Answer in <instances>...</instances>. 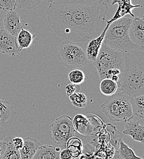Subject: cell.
I'll return each mask as SVG.
<instances>
[{"mask_svg": "<svg viewBox=\"0 0 144 159\" xmlns=\"http://www.w3.org/2000/svg\"><path fill=\"white\" fill-rule=\"evenodd\" d=\"M108 6L50 3L46 10L48 21L54 32L64 39L88 42L98 37L106 26Z\"/></svg>", "mask_w": 144, "mask_h": 159, "instance_id": "1", "label": "cell"}, {"mask_svg": "<svg viewBox=\"0 0 144 159\" xmlns=\"http://www.w3.org/2000/svg\"><path fill=\"white\" fill-rule=\"evenodd\" d=\"M144 54L137 50L124 52V67L118 86L129 96H144Z\"/></svg>", "mask_w": 144, "mask_h": 159, "instance_id": "2", "label": "cell"}, {"mask_svg": "<svg viewBox=\"0 0 144 159\" xmlns=\"http://www.w3.org/2000/svg\"><path fill=\"white\" fill-rule=\"evenodd\" d=\"M132 19L122 17L118 20L110 21L104 39V43L110 48L120 52L137 50L144 53V51L136 46L129 38L128 31Z\"/></svg>", "mask_w": 144, "mask_h": 159, "instance_id": "3", "label": "cell"}, {"mask_svg": "<svg viewBox=\"0 0 144 159\" xmlns=\"http://www.w3.org/2000/svg\"><path fill=\"white\" fill-rule=\"evenodd\" d=\"M94 65L101 80L120 77L124 67V52L115 50L103 42Z\"/></svg>", "mask_w": 144, "mask_h": 159, "instance_id": "4", "label": "cell"}, {"mask_svg": "<svg viewBox=\"0 0 144 159\" xmlns=\"http://www.w3.org/2000/svg\"><path fill=\"white\" fill-rule=\"evenodd\" d=\"M101 107L105 116L114 122H126L134 116L129 96L123 92L109 96Z\"/></svg>", "mask_w": 144, "mask_h": 159, "instance_id": "5", "label": "cell"}, {"mask_svg": "<svg viewBox=\"0 0 144 159\" xmlns=\"http://www.w3.org/2000/svg\"><path fill=\"white\" fill-rule=\"evenodd\" d=\"M85 47L81 42L64 40L58 48V58L66 67L74 69L83 67L88 62Z\"/></svg>", "mask_w": 144, "mask_h": 159, "instance_id": "6", "label": "cell"}, {"mask_svg": "<svg viewBox=\"0 0 144 159\" xmlns=\"http://www.w3.org/2000/svg\"><path fill=\"white\" fill-rule=\"evenodd\" d=\"M52 139L58 144H66L67 141L74 135L73 120L68 115L58 117L50 125Z\"/></svg>", "mask_w": 144, "mask_h": 159, "instance_id": "7", "label": "cell"}, {"mask_svg": "<svg viewBox=\"0 0 144 159\" xmlns=\"http://www.w3.org/2000/svg\"><path fill=\"white\" fill-rule=\"evenodd\" d=\"M131 40L139 48L144 51V19L134 17L132 19L128 31Z\"/></svg>", "mask_w": 144, "mask_h": 159, "instance_id": "8", "label": "cell"}, {"mask_svg": "<svg viewBox=\"0 0 144 159\" xmlns=\"http://www.w3.org/2000/svg\"><path fill=\"white\" fill-rule=\"evenodd\" d=\"M21 52L17 38L5 30H0V52L11 57H16Z\"/></svg>", "mask_w": 144, "mask_h": 159, "instance_id": "9", "label": "cell"}, {"mask_svg": "<svg viewBox=\"0 0 144 159\" xmlns=\"http://www.w3.org/2000/svg\"><path fill=\"white\" fill-rule=\"evenodd\" d=\"M3 25L6 31L17 38L22 28L19 14L14 10L7 11L3 17Z\"/></svg>", "mask_w": 144, "mask_h": 159, "instance_id": "10", "label": "cell"}, {"mask_svg": "<svg viewBox=\"0 0 144 159\" xmlns=\"http://www.w3.org/2000/svg\"><path fill=\"white\" fill-rule=\"evenodd\" d=\"M106 26L103 30L102 33L98 37L90 40L85 47L86 55L88 60H90L94 62L97 58V57L103 45L106 30L110 25L109 21L106 20Z\"/></svg>", "mask_w": 144, "mask_h": 159, "instance_id": "11", "label": "cell"}, {"mask_svg": "<svg viewBox=\"0 0 144 159\" xmlns=\"http://www.w3.org/2000/svg\"><path fill=\"white\" fill-rule=\"evenodd\" d=\"M124 135H129L136 141L144 143V126L139 120H134L133 118L126 122L123 131Z\"/></svg>", "mask_w": 144, "mask_h": 159, "instance_id": "12", "label": "cell"}, {"mask_svg": "<svg viewBox=\"0 0 144 159\" xmlns=\"http://www.w3.org/2000/svg\"><path fill=\"white\" fill-rule=\"evenodd\" d=\"M16 115V112L9 102L0 99V126H9L13 122Z\"/></svg>", "mask_w": 144, "mask_h": 159, "instance_id": "13", "label": "cell"}, {"mask_svg": "<svg viewBox=\"0 0 144 159\" xmlns=\"http://www.w3.org/2000/svg\"><path fill=\"white\" fill-rule=\"evenodd\" d=\"M23 146L19 150L21 159H31L41 146V143L38 139L29 137L23 139Z\"/></svg>", "mask_w": 144, "mask_h": 159, "instance_id": "14", "label": "cell"}, {"mask_svg": "<svg viewBox=\"0 0 144 159\" xmlns=\"http://www.w3.org/2000/svg\"><path fill=\"white\" fill-rule=\"evenodd\" d=\"M73 120V125L75 131L83 135H88L93 132L94 126L90 120L85 115L78 114L74 116Z\"/></svg>", "mask_w": 144, "mask_h": 159, "instance_id": "15", "label": "cell"}, {"mask_svg": "<svg viewBox=\"0 0 144 159\" xmlns=\"http://www.w3.org/2000/svg\"><path fill=\"white\" fill-rule=\"evenodd\" d=\"M60 148L51 145H41L31 159H60Z\"/></svg>", "mask_w": 144, "mask_h": 159, "instance_id": "16", "label": "cell"}, {"mask_svg": "<svg viewBox=\"0 0 144 159\" xmlns=\"http://www.w3.org/2000/svg\"><path fill=\"white\" fill-rule=\"evenodd\" d=\"M66 149L69 151L72 159L79 158L83 151L82 140L78 137H72L68 139L66 143Z\"/></svg>", "mask_w": 144, "mask_h": 159, "instance_id": "17", "label": "cell"}, {"mask_svg": "<svg viewBox=\"0 0 144 159\" xmlns=\"http://www.w3.org/2000/svg\"><path fill=\"white\" fill-rule=\"evenodd\" d=\"M35 36L36 34L33 35L28 30L22 28L17 36V42L20 51L28 48L32 44Z\"/></svg>", "mask_w": 144, "mask_h": 159, "instance_id": "18", "label": "cell"}, {"mask_svg": "<svg viewBox=\"0 0 144 159\" xmlns=\"http://www.w3.org/2000/svg\"><path fill=\"white\" fill-rule=\"evenodd\" d=\"M129 99L134 115L143 119L144 118V96H129Z\"/></svg>", "mask_w": 144, "mask_h": 159, "instance_id": "19", "label": "cell"}, {"mask_svg": "<svg viewBox=\"0 0 144 159\" xmlns=\"http://www.w3.org/2000/svg\"><path fill=\"white\" fill-rule=\"evenodd\" d=\"M118 88L117 83L110 79L107 78L102 79L100 83V90L101 93L103 95L108 97L115 94Z\"/></svg>", "mask_w": 144, "mask_h": 159, "instance_id": "20", "label": "cell"}, {"mask_svg": "<svg viewBox=\"0 0 144 159\" xmlns=\"http://www.w3.org/2000/svg\"><path fill=\"white\" fill-rule=\"evenodd\" d=\"M12 139V137H8L5 139L7 145L2 159H21L20 152L14 147Z\"/></svg>", "mask_w": 144, "mask_h": 159, "instance_id": "21", "label": "cell"}, {"mask_svg": "<svg viewBox=\"0 0 144 159\" xmlns=\"http://www.w3.org/2000/svg\"><path fill=\"white\" fill-rule=\"evenodd\" d=\"M118 153L124 159H143L136 155L134 151L122 140L120 142Z\"/></svg>", "mask_w": 144, "mask_h": 159, "instance_id": "22", "label": "cell"}, {"mask_svg": "<svg viewBox=\"0 0 144 159\" xmlns=\"http://www.w3.org/2000/svg\"><path fill=\"white\" fill-rule=\"evenodd\" d=\"M69 98L72 104L77 108H83L87 105V98L82 93H75L70 96Z\"/></svg>", "mask_w": 144, "mask_h": 159, "instance_id": "23", "label": "cell"}, {"mask_svg": "<svg viewBox=\"0 0 144 159\" xmlns=\"http://www.w3.org/2000/svg\"><path fill=\"white\" fill-rule=\"evenodd\" d=\"M53 4H93L103 2L102 0H47Z\"/></svg>", "mask_w": 144, "mask_h": 159, "instance_id": "24", "label": "cell"}, {"mask_svg": "<svg viewBox=\"0 0 144 159\" xmlns=\"http://www.w3.org/2000/svg\"><path fill=\"white\" fill-rule=\"evenodd\" d=\"M70 82L76 85H80L85 80V75L82 70L80 69H74L69 74Z\"/></svg>", "mask_w": 144, "mask_h": 159, "instance_id": "25", "label": "cell"}, {"mask_svg": "<svg viewBox=\"0 0 144 159\" xmlns=\"http://www.w3.org/2000/svg\"><path fill=\"white\" fill-rule=\"evenodd\" d=\"M43 0H17V7L19 9L31 10L38 6Z\"/></svg>", "mask_w": 144, "mask_h": 159, "instance_id": "26", "label": "cell"}, {"mask_svg": "<svg viewBox=\"0 0 144 159\" xmlns=\"http://www.w3.org/2000/svg\"><path fill=\"white\" fill-rule=\"evenodd\" d=\"M17 7V0H0V9L7 12L14 11Z\"/></svg>", "mask_w": 144, "mask_h": 159, "instance_id": "27", "label": "cell"}, {"mask_svg": "<svg viewBox=\"0 0 144 159\" xmlns=\"http://www.w3.org/2000/svg\"><path fill=\"white\" fill-rule=\"evenodd\" d=\"M80 88H81L79 85H76L71 83L69 84H67L65 87V91H66V96L67 97H69L74 93L79 92Z\"/></svg>", "mask_w": 144, "mask_h": 159, "instance_id": "28", "label": "cell"}, {"mask_svg": "<svg viewBox=\"0 0 144 159\" xmlns=\"http://www.w3.org/2000/svg\"><path fill=\"white\" fill-rule=\"evenodd\" d=\"M12 142L14 147L17 149V150H20L21 149L24 144V140L23 139L20 137H12Z\"/></svg>", "mask_w": 144, "mask_h": 159, "instance_id": "29", "label": "cell"}, {"mask_svg": "<svg viewBox=\"0 0 144 159\" xmlns=\"http://www.w3.org/2000/svg\"><path fill=\"white\" fill-rule=\"evenodd\" d=\"M60 159H72L67 149L66 148L60 152Z\"/></svg>", "mask_w": 144, "mask_h": 159, "instance_id": "30", "label": "cell"}, {"mask_svg": "<svg viewBox=\"0 0 144 159\" xmlns=\"http://www.w3.org/2000/svg\"><path fill=\"white\" fill-rule=\"evenodd\" d=\"M6 141L4 139L2 141H0V159H2L3 154L5 152L6 148Z\"/></svg>", "mask_w": 144, "mask_h": 159, "instance_id": "31", "label": "cell"}, {"mask_svg": "<svg viewBox=\"0 0 144 159\" xmlns=\"http://www.w3.org/2000/svg\"><path fill=\"white\" fill-rule=\"evenodd\" d=\"M111 159H124L121 157V156L120 155V154L118 153V151H116L115 152V154L114 156V157Z\"/></svg>", "mask_w": 144, "mask_h": 159, "instance_id": "32", "label": "cell"}, {"mask_svg": "<svg viewBox=\"0 0 144 159\" xmlns=\"http://www.w3.org/2000/svg\"><path fill=\"white\" fill-rule=\"evenodd\" d=\"M102 1H103V2H104V3L107 4H109V3H111L113 0H102Z\"/></svg>", "mask_w": 144, "mask_h": 159, "instance_id": "33", "label": "cell"}, {"mask_svg": "<svg viewBox=\"0 0 144 159\" xmlns=\"http://www.w3.org/2000/svg\"><path fill=\"white\" fill-rule=\"evenodd\" d=\"M79 159V158H76V159Z\"/></svg>", "mask_w": 144, "mask_h": 159, "instance_id": "34", "label": "cell"}]
</instances>
